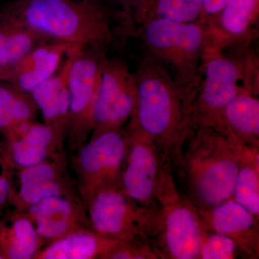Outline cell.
Segmentation results:
<instances>
[{"instance_id": "obj_17", "label": "cell", "mask_w": 259, "mask_h": 259, "mask_svg": "<svg viewBox=\"0 0 259 259\" xmlns=\"http://www.w3.org/2000/svg\"><path fill=\"white\" fill-rule=\"evenodd\" d=\"M5 134L10 139L12 161L22 168L47 161L54 146L61 142L54 130L33 120L23 122Z\"/></svg>"}, {"instance_id": "obj_1", "label": "cell", "mask_w": 259, "mask_h": 259, "mask_svg": "<svg viewBox=\"0 0 259 259\" xmlns=\"http://www.w3.org/2000/svg\"><path fill=\"white\" fill-rule=\"evenodd\" d=\"M0 8L47 42L109 49L127 38L125 15L103 0H15Z\"/></svg>"}, {"instance_id": "obj_28", "label": "cell", "mask_w": 259, "mask_h": 259, "mask_svg": "<svg viewBox=\"0 0 259 259\" xmlns=\"http://www.w3.org/2000/svg\"><path fill=\"white\" fill-rule=\"evenodd\" d=\"M232 0H201L202 20L212 18L219 13Z\"/></svg>"}, {"instance_id": "obj_10", "label": "cell", "mask_w": 259, "mask_h": 259, "mask_svg": "<svg viewBox=\"0 0 259 259\" xmlns=\"http://www.w3.org/2000/svg\"><path fill=\"white\" fill-rule=\"evenodd\" d=\"M204 231L197 207L179 195L158 207L151 243L161 259H199Z\"/></svg>"}, {"instance_id": "obj_20", "label": "cell", "mask_w": 259, "mask_h": 259, "mask_svg": "<svg viewBox=\"0 0 259 259\" xmlns=\"http://www.w3.org/2000/svg\"><path fill=\"white\" fill-rule=\"evenodd\" d=\"M47 42L0 8V68L8 69Z\"/></svg>"}, {"instance_id": "obj_2", "label": "cell", "mask_w": 259, "mask_h": 259, "mask_svg": "<svg viewBox=\"0 0 259 259\" xmlns=\"http://www.w3.org/2000/svg\"><path fill=\"white\" fill-rule=\"evenodd\" d=\"M135 75L137 105L128 123L149 136L171 168L180 170L182 147L193 128L192 105L199 76L190 84H180L145 51Z\"/></svg>"}, {"instance_id": "obj_21", "label": "cell", "mask_w": 259, "mask_h": 259, "mask_svg": "<svg viewBox=\"0 0 259 259\" xmlns=\"http://www.w3.org/2000/svg\"><path fill=\"white\" fill-rule=\"evenodd\" d=\"M128 17L133 25L151 19L195 23L202 20V5L201 0H142Z\"/></svg>"}, {"instance_id": "obj_27", "label": "cell", "mask_w": 259, "mask_h": 259, "mask_svg": "<svg viewBox=\"0 0 259 259\" xmlns=\"http://www.w3.org/2000/svg\"><path fill=\"white\" fill-rule=\"evenodd\" d=\"M107 259H161L151 241L146 239L119 242Z\"/></svg>"}, {"instance_id": "obj_9", "label": "cell", "mask_w": 259, "mask_h": 259, "mask_svg": "<svg viewBox=\"0 0 259 259\" xmlns=\"http://www.w3.org/2000/svg\"><path fill=\"white\" fill-rule=\"evenodd\" d=\"M127 150L125 129L92 136L78 153L76 171L85 204L99 191L120 185Z\"/></svg>"}, {"instance_id": "obj_6", "label": "cell", "mask_w": 259, "mask_h": 259, "mask_svg": "<svg viewBox=\"0 0 259 259\" xmlns=\"http://www.w3.org/2000/svg\"><path fill=\"white\" fill-rule=\"evenodd\" d=\"M127 150L120 186L140 205L158 209L179 195L171 166L149 136L128 123Z\"/></svg>"}, {"instance_id": "obj_7", "label": "cell", "mask_w": 259, "mask_h": 259, "mask_svg": "<svg viewBox=\"0 0 259 259\" xmlns=\"http://www.w3.org/2000/svg\"><path fill=\"white\" fill-rule=\"evenodd\" d=\"M94 231L119 242L146 239L151 242L157 224L158 209L140 205L120 185L97 192L86 204Z\"/></svg>"}, {"instance_id": "obj_12", "label": "cell", "mask_w": 259, "mask_h": 259, "mask_svg": "<svg viewBox=\"0 0 259 259\" xmlns=\"http://www.w3.org/2000/svg\"><path fill=\"white\" fill-rule=\"evenodd\" d=\"M258 19L259 0H232L217 15L204 20V56L228 48L248 49L258 37Z\"/></svg>"}, {"instance_id": "obj_32", "label": "cell", "mask_w": 259, "mask_h": 259, "mask_svg": "<svg viewBox=\"0 0 259 259\" xmlns=\"http://www.w3.org/2000/svg\"><path fill=\"white\" fill-rule=\"evenodd\" d=\"M2 69L0 68V85L2 84V83H3V80H2Z\"/></svg>"}, {"instance_id": "obj_22", "label": "cell", "mask_w": 259, "mask_h": 259, "mask_svg": "<svg viewBox=\"0 0 259 259\" xmlns=\"http://www.w3.org/2000/svg\"><path fill=\"white\" fill-rule=\"evenodd\" d=\"M231 198L259 218V146L243 145Z\"/></svg>"}, {"instance_id": "obj_3", "label": "cell", "mask_w": 259, "mask_h": 259, "mask_svg": "<svg viewBox=\"0 0 259 259\" xmlns=\"http://www.w3.org/2000/svg\"><path fill=\"white\" fill-rule=\"evenodd\" d=\"M242 148L226 125H197L191 131L182 147L180 171L197 209L231 198Z\"/></svg>"}, {"instance_id": "obj_18", "label": "cell", "mask_w": 259, "mask_h": 259, "mask_svg": "<svg viewBox=\"0 0 259 259\" xmlns=\"http://www.w3.org/2000/svg\"><path fill=\"white\" fill-rule=\"evenodd\" d=\"M118 243L93 229L80 230L48 243L34 258L107 259Z\"/></svg>"}, {"instance_id": "obj_23", "label": "cell", "mask_w": 259, "mask_h": 259, "mask_svg": "<svg viewBox=\"0 0 259 259\" xmlns=\"http://www.w3.org/2000/svg\"><path fill=\"white\" fill-rule=\"evenodd\" d=\"M2 255L11 259L34 258L42 244L26 214H19L2 233ZM4 258V257H3Z\"/></svg>"}, {"instance_id": "obj_16", "label": "cell", "mask_w": 259, "mask_h": 259, "mask_svg": "<svg viewBox=\"0 0 259 259\" xmlns=\"http://www.w3.org/2000/svg\"><path fill=\"white\" fill-rule=\"evenodd\" d=\"M74 50L68 54L61 69L54 76L30 93L39 111L41 112L44 123L54 130L61 141L64 134H67L69 114L67 74L71 54Z\"/></svg>"}, {"instance_id": "obj_13", "label": "cell", "mask_w": 259, "mask_h": 259, "mask_svg": "<svg viewBox=\"0 0 259 259\" xmlns=\"http://www.w3.org/2000/svg\"><path fill=\"white\" fill-rule=\"evenodd\" d=\"M42 244H48L73 232L92 229L88 209L72 195L42 199L25 209Z\"/></svg>"}, {"instance_id": "obj_8", "label": "cell", "mask_w": 259, "mask_h": 259, "mask_svg": "<svg viewBox=\"0 0 259 259\" xmlns=\"http://www.w3.org/2000/svg\"><path fill=\"white\" fill-rule=\"evenodd\" d=\"M137 99L136 75L127 63L105 56L99 69L92 111L93 136L122 129L134 115Z\"/></svg>"}, {"instance_id": "obj_15", "label": "cell", "mask_w": 259, "mask_h": 259, "mask_svg": "<svg viewBox=\"0 0 259 259\" xmlns=\"http://www.w3.org/2000/svg\"><path fill=\"white\" fill-rule=\"evenodd\" d=\"M80 48L60 42H44L34 48L14 65L2 70L3 83L30 94L61 69L66 56Z\"/></svg>"}, {"instance_id": "obj_5", "label": "cell", "mask_w": 259, "mask_h": 259, "mask_svg": "<svg viewBox=\"0 0 259 259\" xmlns=\"http://www.w3.org/2000/svg\"><path fill=\"white\" fill-rule=\"evenodd\" d=\"M244 57L233 58L223 51L203 56L192 105L193 127L226 125L223 111L245 86L258 88V60L247 51Z\"/></svg>"}, {"instance_id": "obj_31", "label": "cell", "mask_w": 259, "mask_h": 259, "mask_svg": "<svg viewBox=\"0 0 259 259\" xmlns=\"http://www.w3.org/2000/svg\"><path fill=\"white\" fill-rule=\"evenodd\" d=\"M15 1V0H0V5L3 3H8V2Z\"/></svg>"}, {"instance_id": "obj_19", "label": "cell", "mask_w": 259, "mask_h": 259, "mask_svg": "<svg viewBox=\"0 0 259 259\" xmlns=\"http://www.w3.org/2000/svg\"><path fill=\"white\" fill-rule=\"evenodd\" d=\"M258 90L243 86L223 111L225 125L243 145L259 146Z\"/></svg>"}, {"instance_id": "obj_24", "label": "cell", "mask_w": 259, "mask_h": 259, "mask_svg": "<svg viewBox=\"0 0 259 259\" xmlns=\"http://www.w3.org/2000/svg\"><path fill=\"white\" fill-rule=\"evenodd\" d=\"M37 111L30 94L10 83L0 85V131L7 133L23 122L33 120Z\"/></svg>"}, {"instance_id": "obj_11", "label": "cell", "mask_w": 259, "mask_h": 259, "mask_svg": "<svg viewBox=\"0 0 259 259\" xmlns=\"http://www.w3.org/2000/svg\"><path fill=\"white\" fill-rule=\"evenodd\" d=\"M108 49L88 46L72 51L67 74L69 114L67 133L75 144H81L92 132V111L97 77Z\"/></svg>"}, {"instance_id": "obj_30", "label": "cell", "mask_w": 259, "mask_h": 259, "mask_svg": "<svg viewBox=\"0 0 259 259\" xmlns=\"http://www.w3.org/2000/svg\"><path fill=\"white\" fill-rule=\"evenodd\" d=\"M10 193V184L5 177L0 176V204H4Z\"/></svg>"}, {"instance_id": "obj_29", "label": "cell", "mask_w": 259, "mask_h": 259, "mask_svg": "<svg viewBox=\"0 0 259 259\" xmlns=\"http://www.w3.org/2000/svg\"><path fill=\"white\" fill-rule=\"evenodd\" d=\"M106 4L112 8V5L119 7L118 10L122 11L124 14L128 17L130 12L141 3L142 0H103Z\"/></svg>"}, {"instance_id": "obj_26", "label": "cell", "mask_w": 259, "mask_h": 259, "mask_svg": "<svg viewBox=\"0 0 259 259\" xmlns=\"http://www.w3.org/2000/svg\"><path fill=\"white\" fill-rule=\"evenodd\" d=\"M240 251L230 237L215 232L204 231L199 259H233Z\"/></svg>"}, {"instance_id": "obj_14", "label": "cell", "mask_w": 259, "mask_h": 259, "mask_svg": "<svg viewBox=\"0 0 259 259\" xmlns=\"http://www.w3.org/2000/svg\"><path fill=\"white\" fill-rule=\"evenodd\" d=\"M197 211L206 231L230 237L240 251L250 258H258V219L243 206L230 198L211 208Z\"/></svg>"}, {"instance_id": "obj_25", "label": "cell", "mask_w": 259, "mask_h": 259, "mask_svg": "<svg viewBox=\"0 0 259 259\" xmlns=\"http://www.w3.org/2000/svg\"><path fill=\"white\" fill-rule=\"evenodd\" d=\"M18 195L19 207L25 209L42 199L56 196L71 195L61 177L40 171L20 182Z\"/></svg>"}, {"instance_id": "obj_4", "label": "cell", "mask_w": 259, "mask_h": 259, "mask_svg": "<svg viewBox=\"0 0 259 259\" xmlns=\"http://www.w3.org/2000/svg\"><path fill=\"white\" fill-rule=\"evenodd\" d=\"M127 37H136L144 51L171 70L177 83L188 85L199 77L207 44L204 20L178 23L151 19L130 27Z\"/></svg>"}]
</instances>
